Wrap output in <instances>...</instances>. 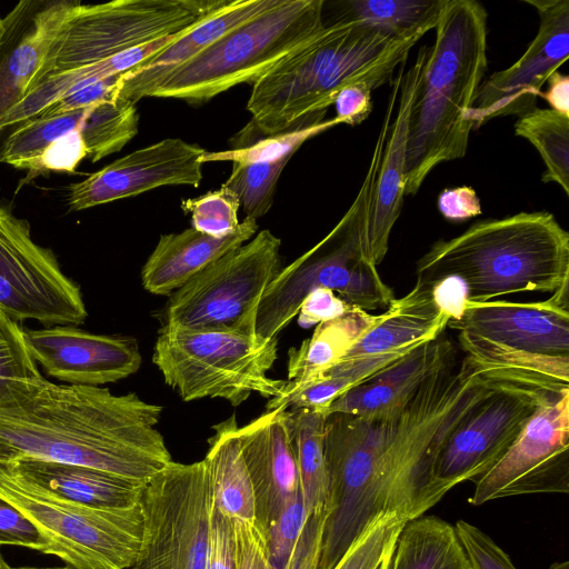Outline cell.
Listing matches in <instances>:
<instances>
[{
    "mask_svg": "<svg viewBox=\"0 0 569 569\" xmlns=\"http://www.w3.org/2000/svg\"><path fill=\"white\" fill-rule=\"evenodd\" d=\"M458 339L466 356L492 380L550 392L569 389V357L519 351L465 331Z\"/></svg>",
    "mask_w": 569,
    "mask_h": 569,
    "instance_id": "83f0119b",
    "label": "cell"
},
{
    "mask_svg": "<svg viewBox=\"0 0 569 569\" xmlns=\"http://www.w3.org/2000/svg\"><path fill=\"white\" fill-rule=\"evenodd\" d=\"M515 134L539 152L546 167L542 182H556L569 196V116L536 108L518 118Z\"/></svg>",
    "mask_w": 569,
    "mask_h": 569,
    "instance_id": "e575fe53",
    "label": "cell"
},
{
    "mask_svg": "<svg viewBox=\"0 0 569 569\" xmlns=\"http://www.w3.org/2000/svg\"><path fill=\"white\" fill-rule=\"evenodd\" d=\"M139 557L130 569H206L213 506L204 460L172 461L143 487Z\"/></svg>",
    "mask_w": 569,
    "mask_h": 569,
    "instance_id": "7c38bea8",
    "label": "cell"
},
{
    "mask_svg": "<svg viewBox=\"0 0 569 569\" xmlns=\"http://www.w3.org/2000/svg\"><path fill=\"white\" fill-rule=\"evenodd\" d=\"M377 316L352 306L345 315L318 323L309 339L288 351L287 380L303 382L338 365Z\"/></svg>",
    "mask_w": 569,
    "mask_h": 569,
    "instance_id": "f546056e",
    "label": "cell"
},
{
    "mask_svg": "<svg viewBox=\"0 0 569 569\" xmlns=\"http://www.w3.org/2000/svg\"><path fill=\"white\" fill-rule=\"evenodd\" d=\"M19 546L46 552V543L33 527L11 505L0 499V546Z\"/></svg>",
    "mask_w": 569,
    "mask_h": 569,
    "instance_id": "bcb514c9",
    "label": "cell"
},
{
    "mask_svg": "<svg viewBox=\"0 0 569 569\" xmlns=\"http://www.w3.org/2000/svg\"><path fill=\"white\" fill-rule=\"evenodd\" d=\"M32 359L46 372L70 385L96 386L136 373L141 353L134 338L99 335L74 326L24 330Z\"/></svg>",
    "mask_w": 569,
    "mask_h": 569,
    "instance_id": "ac0fdd59",
    "label": "cell"
},
{
    "mask_svg": "<svg viewBox=\"0 0 569 569\" xmlns=\"http://www.w3.org/2000/svg\"><path fill=\"white\" fill-rule=\"evenodd\" d=\"M487 21L476 0L443 4L409 113L405 196H415L437 166L467 152L469 113L488 67Z\"/></svg>",
    "mask_w": 569,
    "mask_h": 569,
    "instance_id": "3957f363",
    "label": "cell"
},
{
    "mask_svg": "<svg viewBox=\"0 0 569 569\" xmlns=\"http://www.w3.org/2000/svg\"><path fill=\"white\" fill-rule=\"evenodd\" d=\"M416 273L426 283L458 276L471 303L518 292L553 293L569 283V233L548 211L480 220L435 242Z\"/></svg>",
    "mask_w": 569,
    "mask_h": 569,
    "instance_id": "277c9868",
    "label": "cell"
},
{
    "mask_svg": "<svg viewBox=\"0 0 569 569\" xmlns=\"http://www.w3.org/2000/svg\"><path fill=\"white\" fill-rule=\"evenodd\" d=\"M17 569H73V568L63 566V567H46V568L44 567H20Z\"/></svg>",
    "mask_w": 569,
    "mask_h": 569,
    "instance_id": "11a10c76",
    "label": "cell"
},
{
    "mask_svg": "<svg viewBox=\"0 0 569 569\" xmlns=\"http://www.w3.org/2000/svg\"><path fill=\"white\" fill-rule=\"evenodd\" d=\"M280 249L281 240L266 229L223 254L169 297L163 326L257 336L259 303L283 268Z\"/></svg>",
    "mask_w": 569,
    "mask_h": 569,
    "instance_id": "30bf717a",
    "label": "cell"
},
{
    "mask_svg": "<svg viewBox=\"0 0 569 569\" xmlns=\"http://www.w3.org/2000/svg\"><path fill=\"white\" fill-rule=\"evenodd\" d=\"M257 230V220L244 218L233 233L223 238L193 228L161 234L142 267V286L152 295L170 297L213 261L249 241Z\"/></svg>",
    "mask_w": 569,
    "mask_h": 569,
    "instance_id": "d4e9b609",
    "label": "cell"
},
{
    "mask_svg": "<svg viewBox=\"0 0 569 569\" xmlns=\"http://www.w3.org/2000/svg\"><path fill=\"white\" fill-rule=\"evenodd\" d=\"M438 209L449 221L461 222L482 212L477 192L467 186L447 188L438 197Z\"/></svg>",
    "mask_w": 569,
    "mask_h": 569,
    "instance_id": "816d5d0a",
    "label": "cell"
},
{
    "mask_svg": "<svg viewBox=\"0 0 569 569\" xmlns=\"http://www.w3.org/2000/svg\"><path fill=\"white\" fill-rule=\"evenodd\" d=\"M206 569H236L231 521L212 506Z\"/></svg>",
    "mask_w": 569,
    "mask_h": 569,
    "instance_id": "7dc6e473",
    "label": "cell"
},
{
    "mask_svg": "<svg viewBox=\"0 0 569 569\" xmlns=\"http://www.w3.org/2000/svg\"><path fill=\"white\" fill-rule=\"evenodd\" d=\"M10 463L24 479L69 501L91 508H126L140 502L144 485L90 467L43 460Z\"/></svg>",
    "mask_w": 569,
    "mask_h": 569,
    "instance_id": "4316f807",
    "label": "cell"
},
{
    "mask_svg": "<svg viewBox=\"0 0 569 569\" xmlns=\"http://www.w3.org/2000/svg\"><path fill=\"white\" fill-rule=\"evenodd\" d=\"M551 393L557 392L512 383L489 393L441 447L432 469L433 503L456 485L475 481L491 469Z\"/></svg>",
    "mask_w": 569,
    "mask_h": 569,
    "instance_id": "5bb4252c",
    "label": "cell"
},
{
    "mask_svg": "<svg viewBox=\"0 0 569 569\" xmlns=\"http://www.w3.org/2000/svg\"><path fill=\"white\" fill-rule=\"evenodd\" d=\"M447 326L519 351L569 357V283L545 301L467 302Z\"/></svg>",
    "mask_w": 569,
    "mask_h": 569,
    "instance_id": "d6986e66",
    "label": "cell"
},
{
    "mask_svg": "<svg viewBox=\"0 0 569 569\" xmlns=\"http://www.w3.org/2000/svg\"><path fill=\"white\" fill-rule=\"evenodd\" d=\"M281 0H229L208 18L184 30L172 43L119 74L117 99L136 104L150 97L177 69L241 23L274 8Z\"/></svg>",
    "mask_w": 569,
    "mask_h": 569,
    "instance_id": "603a6c76",
    "label": "cell"
},
{
    "mask_svg": "<svg viewBox=\"0 0 569 569\" xmlns=\"http://www.w3.org/2000/svg\"><path fill=\"white\" fill-rule=\"evenodd\" d=\"M236 569H274L269 561L266 538L256 521H231Z\"/></svg>",
    "mask_w": 569,
    "mask_h": 569,
    "instance_id": "f6af8a7d",
    "label": "cell"
},
{
    "mask_svg": "<svg viewBox=\"0 0 569 569\" xmlns=\"http://www.w3.org/2000/svg\"><path fill=\"white\" fill-rule=\"evenodd\" d=\"M4 27H3V18L0 16V36L3 33Z\"/></svg>",
    "mask_w": 569,
    "mask_h": 569,
    "instance_id": "6f0895ef",
    "label": "cell"
},
{
    "mask_svg": "<svg viewBox=\"0 0 569 569\" xmlns=\"http://www.w3.org/2000/svg\"><path fill=\"white\" fill-rule=\"evenodd\" d=\"M44 380L27 348L24 330L0 310V409L27 399Z\"/></svg>",
    "mask_w": 569,
    "mask_h": 569,
    "instance_id": "d590c367",
    "label": "cell"
},
{
    "mask_svg": "<svg viewBox=\"0 0 569 569\" xmlns=\"http://www.w3.org/2000/svg\"><path fill=\"white\" fill-rule=\"evenodd\" d=\"M448 321L433 301L430 284L417 280L407 295L395 298L387 310L377 316L373 326L341 361L408 353L437 339Z\"/></svg>",
    "mask_w": 569,
    "mask_h": 569,
    "instance_id": "484cf974",
    "label": "cell"
},
{
    "mask_svg": "<svg viewBox=\"0 0 569 569\" xmlns=\"http://www.w3.org/2000/svg\"><path fill=\"white\" fill-rule=\"evenodd\" d=\"M289 160L234 163L223 186L238 197L246 218L258 219L271 208L277 182Z\"/></svg>",
    "mask_w": 569,
    "mask_h": 569,
    "instance_id": "ab89813d",
    "label": "cell"
},
{
    "mask_svg": "<svg viewBox=\"0 0 569 569\" xmlns=\"http://www.w3.org/2000/svg\"><path fill=\"white\" fill-rule=\"evenodd\" d=\"M241 452L252 482L256 522L264 531L301 495L292 411H266L239 427Z\"/></svg>",
    "mask_w": 569,
    "mask_h": 569,
    "instance_id": "44dd1931",
    "label": "cell"
},
{
    "mask_svg": "<svg viewBox=\"0 0 569 569\" xmlns=\"http://www.w3.org/2000/svg\"><path fill=\"white\" fill-rule=\"evenodd\" d=\"M547 89L539 97L543 98L550 109L569 116V77L559 72H552L546 81Z\"/></svg>",
    "mask_w": 569,
    "mask_h": 569,
    "instance_id": "f5cc1de1",
    "label": "cell"
},
{
    "mask_svg": "<svg viewBox=\"0 0 569 569\" xmlns=\"http://www.w3.org/2000/svg\"><path fill=\"white\" fill-rule=\"evenodd\" d=\"M306 521L300 495L283 508L264 531L269 561L274 569H290Z\"/></svg>",
    "mask_w": 569,
    "mask_h": 569,
    "instance_id": "b9f144b4",
    "label": "cell"
},
{
    "mask_svg": "<svg viewBox=\"0 0 569 569\" xmlns=\"http://www.w3.org/2000/svg\"><path fill=\"white\" fill-rule=\"evenodd\" d=\"M338 124L342 123L335 117L270 136L244 137L237 133L231 142L232 149L206 151L202 162L230 161L234 164L290 160L303 142Z\"/></svg>",
    "mask_w": 569,
    "mask_h": 569,
    "instance_id": "8d00e7d4",
    "label": "cell"
},
{
    "mask_svg": "<svg viewBox=\"0 0 569 569\" xmlns=\"http://www.w3.org/2000/svg\"><path fill=\"white\" fill-rule=\"evenodd\" d=\"M455 356L453 345L441 333L346 391L329 405L325 415L345 413L367 419L391 417L406 407L429 373Z\"/></svg>",
    "mask_w": 569,
    "mask_h": 569,
    "instance_id": "cb8c5ba5",
    "label": "cell"
},
{
    "mask_svg": "<svg viewBox=\"0 0 569 569\" xmlns=\"http://www.w3.org/2000/svg\"><path fill=\"white\" fill-rule=\"evenodd\" d=\"M325 0H281L241 23L177 69L150 96L202 103L253 83L325 27Z\"/></svg>",
    "mask_w": 569,
    "mask_h": 569,
    "instance_id": "8992f818",
    "label": "cell"
},
{
    "mask_svg": "<svg viewBox=\"0 0 569 569\" xmlns=\"http://www.w3.org/2000/svg\"><path fill=\"white\" fill-rule=\"evenodd\" d=\"M79 0H21L0 36V118L41 81L49 51Z\"/></svg>",
    "mask_w": 569,
    "mask_h": 569,
    "instance_id": "ffe728a7",
    "label": "cell"
},
{
    "mask_svg": "<svg viewBox=\"0 0 569 569\" xmlns=\"http://www.w3.org/2000/svg\"><path fill=\"white\" fill-rule=\"evenodd\" d=\"M277 357L278 337L162 326L152 362L182 400L220 398L237 407L252 392L268 399L281 392L286 380L268 375Z\"/></svg>",
    "mask_w": 569,
    "mask_h": 569,
    "instance_id": "52a82bcc",
    "label": "cell"
},
{
    "mask_svg": "<svg viewBox=\"0 0 569 569\" xmlns=\"http://www.w3.org/2000/svg\"><path fill=\"white\" fill-rule=\"evenodd\" d=\"M1 547V546H0ZM0 569H17L11 567L3 558L2 552L0 550Z\"/></svg>",
    "mask_w": 569,
    "mask_h": 569,
    "instance_id": "9f6ffc18",
    "label": "cell"
},
{
    "mask_svg": "<svg viewBox=\"0 0 569 569\" xmlns=\"http://www.w3.org/2000/svg\"><path fill=\"white\" fill-rule=\"evenodd\" d=\"M407 521L396 512L381 513L333 569H389L398 536Z\"/></svg>",
    "mask_w": 569,
    "mask_h": 569,
    "instance_id": "f35d334b",
    "label": "cell"
},
{
    "mask_svg": "<svg viewBox=\"0 0 569 569\" xmlns=\"http://www.w3.org/2000/svg\"><path fill=\"white\" fill-rule=\"evenodd\" d=\"M362 418L331 413L325 422L329 488L317 569H333L369 525L386 512L378 448Z\"/></svg>",
    "mask_w": 569,
    "mask_h": 569,
    "instance_id": "8fae6325",
    "label": "cell"
},
{
    "mask_svg": "<svg viewBox=\"0 0 569 569\" xmlns=\"http://www.w3.org/2000/svg\"><path fill=\"white\" fill-rule=\"evenodd\" d=\"M407 355L393 353L345 360L310 380H286L281 392L268 400L266 411L312 409L325 413L329 405L346 391L369 380Z\"/></svg>",
    "mask_w": 569,
    "mask_h": 569,
    "instance_id": "4dcf8cb0",
    "label": "cell"
},
{
    "mask_svg": "<svg viewBox=\"0 0 569 569\" xmlns=\"http://www.w3.org/2000/svg\"><path fill=\"white\" fill-rule=\"evenodd\" d=\"M455 528L472 569H517L510 557L478 527L459 520Z\"/></svg>",
    "mask_w": 569,
    "mask_h": 569,
    "instance_id": "ee69618b",
    "label": "cell"
},
{
    "mask_svg": "<svg viewBox=\"0 0 569 569\" xmlns=\"http://www.w3.org/2000/svg\"><path fill=\"white\" fill-rule=\"evenodd\" d=\"M395 36L356 22L325 23L309 42L252 83L251 121L241 136H270L323 121L338 93L352 84L390 82L425 36Z\"/></svg>",
    "mask_w": 569,
    "mask_h": 569,
    "instance_id": "7a4b0ae2",
    "label": "cell"
},
{
    "mask_svg": "<svg viewBox=\"0 0 569 569\" xmlns=\"http://www.w3.org/2000/svg\"><path fill=\"white\" fill-rule=\"evenodd\" d=\"M469 502L569 492V389L551 393L502 458L475 481Z\"/></svg>",
    "mask_w": 569,
    "mask_h": 569,
    "instance_id": "9a60e30c",
    "label": "cell"
},
{
    "mask_svg": "<svg viewBox=\"0 0 569 569\" xmlns=\"http://www.w3.org/2000/svg\"><path fill=\"white\" fill-rule=\"evenodd\" d=\"M134 106L121 99L89 106L83 141L91 162L120 151L138 133L139 116Z\"/></svg>",
    "mask_w": 569,
    "mask_h": 569,
    "instance_id": "74e56055",
    "label": "cell"
},
{
    "mask_svg": "<svg viewBox=\"0 0 569 569\" xmlns=\"http://www.w3.org/2000/svg\"><path fill=\"white\" fill-rule=\"evenodd\" d=\"M351 307L332 290L317 288L301 302L298 323L302 328H310L345 315Z\"/></svg>",
    "mask_w": 569,
    "mask_h": 569,
    "instance_id": "c3c4849f",
    "label": "cell"
},
{
    "mask_svg": "<svg viewBox=\"0 0 569 569\" xmlns=\"http://www.w3.org/2000/svg\"><path fill=\"white\" fill-rule=\"evenodd\" d=\"M229 0H114L78 4L53 41L41 81L180 32ZM40 81V82H41Z\"/></svg>",
    "mask_w": 569,
    "mask_h": 569,
    "instance_id": "9c48e42d",
    "label": "cell"
},
{
    "mask_svg": "<svg viewBox=\"0 0 569 569\" xmlns=\"http://www.w3.org/2000/svg\"><path fill=\"white\" fill-rule=\"evenodd\" d=\"M0 499L28 519L53 555L73 569H130L143 538L140 502L126 508H91L58 497L0 463Z\"/></svg>",
    "mask_w": 569,
    "mask_h": 569,
    "instance_id": "ba28073f",
    "label": "cell"
},
{
    "mask_svg": "<svg viewBox=\"0 0 569 569\" xmlns=\"http://www.w3.org/2000/svg\"><path fill=\"white\" fill-rule=\"evenodd\" d=\"M429 284L439 310L449 321L459 320L468 302V288L465 281L458 276H446Z\"/></svg>",
    "mask_w": 569,
    "mask_h": 569,
    "instance_id": "f907efd6",
    "label": "cell"
},
{
    "mask_svg": "<svg viewBox=\"0 0 569 569\" xmlns=\"http://www.w3.org/2000/svg\"><path fill=\"white\" fill-rule=\"evenodd\" d=\"M390 123L391 118L385 116L362 184L340 221L320 242L282 268L267 288L257 312L258 337H278L317 288L330 289L348 305L366 311L388 307L395 299L393 290L365 257L368 213Z\"/></svg>",
    "mask_w": 569,
    "mask_h": 569,
    "instance_id": "5b68a950",
    "label": "cell"
},
{
    "mask_svg": "<svg viewBox=\"0 0 569 569\" xmlns=\"http://www.w3.org/2000/svg\"><path fill=\"white\" fill-rule=\"evenodd\" d=\"M239 208L237 194L223 184L217 190L181 201V209L191 216V228L214 238L227 237L238 229Z\"/></svg>",
    "mask_w": 569,
    "mask_h": 569,
    "instance_id": "60d3db41",
    "label": "cell"
},
{
    "mask_svg": "<svg viewBox=\"0 0 569 569\" xmlns=\"http://www.w3.org/2000/svg\"><path fill=\"white\" fill-rule=\"evenodd\" d=\"M204 457L213 506L230 521H256L252 482L241 452L234 415L212 426Z\"/></svg>",
    "mask_w": 569,
    "mask_h": 569,
    "instance_id": "f1b7e54d",
    "label": "cell"
},
{
    "mask_svg": "<svg viewBox=\"0 0 569 569\" xmlns=\"http://www.w3.org/2000/svg\"><path fill=\"white\" fill-rule=\"evenodd\" d=\"M522 2L537 10L538 32L513 64L481 82L469 113L472 130L495 118H520L536 109L547 79L569 58V0Z\"/></svg>",
    "mask_w": 569,
    "mask_h": 569,
    "instance_id": "2e32d148",
    "label": "cell"
},
{
    "mask_svg": "<svg viewBox=\"0 0 569 569\" xmlns=\"http://www.w3.org/2000/svg\"><path fill=\"white\" fill-rule=\"evenodd\" d=\"M88 116V107L81 126L51 142L33 163L27 181L47 172H74L78 164L87 158L83 141Z\"/></svg>",
    "mask_w": 569,
    "mask_h": 569,
    "instance_id": "7bdbcfd3",
    "label": "cell"
},
{
    "mask_svg": "<svg viewBox=\"0 0 569 569\" xmlns=\"http://www.w3.org/2000/svg\"><path fill=\"white\" fill-rule=\"evenodd\" d=\"M161 412L134 392L46 379L27 399L0 409V463L78 465L146 485L173 461L157 429Z\"/></svg>",
    "mask_w": 569,
    "mask_h": 569,
    "instance_id": "6da1fadb",
    "label": "cell"
},
{
    "mask_svg": "<svg viewBox=\"0 0 569 569\" xmlns=\"http://www.w3.org/2000/svg\"><path fill=\"white\" fill-rule=\"evenodd\" d=\"M206 151L179 138H167L134 150L84 180L71 183L67 198L69 210H84L164 186L197 188L203 177Z\"/></svg>",
    "mask_w": 569,
    "mask_h": 569,
    "instance_id": "e0dca14e",
    "label": "cell"
},
{
    "mask_svg": "<svg viewBox=\"0 0 569 569\" xmlns=\"http://www.w3.org/2000/svg\"><path fill=\"white\" fill-rule=\"evenodd\" d=\"M372 89L366 83H356L342 89L336 100V118L342 124L357 126L372 111Z\"/></svg>",
    "mask_w": 569,
    "mask_h": 569,
    "instance_id": "681fc988",
    "label": "cell"
},
{
    "mask_svg": "<svg viewBox=\"0 0 569 569\" xmlns=\"http://www.w3.org/2000/svg\"><path fill=\"white\" fill-rule=\"evenodd\" d=\"M446 0L325 1V23L356 22L403 36L436 28Z\"/></svg>",
    "mask_w": 569,
    "mask_h": 569,
    "instance_id": "d6a6232c",
    "label": "cell"
},
{
    "mask_svg": "<svg viewBox=\"0 0 569 569\" xmlns=\"http://www.w3.org/2000/svg\"><path fill=\"white\" fill-rule=\"evenodd\" d=\"M549 569H569V562L568 561L555 562L550 566Z\"/></svg>",
    "mask_w": 569,
    "mask_h": 569,
    "instance_id": "db71d44e",
    "label": "cell"
},
{
    "mask_svg": "<svg viewBox=\"0 0 569 569\" xmlns=\"http://www.w3.org/2000/svg\"><path fill=\"white\" fill-rule=\"evenodd\" d=\"M389 569H472L456 528L438 517L408 520L400 530Z\"/></svg>",
    "mask_w": 569,
    "mask_h": 569,
    "instance_id": "1f68e13d",
    "label": "cell"
},
{
    "mask_svg": "<svg viewBox=\"0 0 569 569\" xmlns=\"http://www.w3.org/2000/svg\"><path fill=\"white\" fill-rule=\"evenodd\" d=\"M0 310L17 322L77 326L87 318L80 287L37 244L27 220L0 204Z\"/></svg>",
    "mask_w": 569,
    "mask_h": 569,
    "instance_id": "4fadbf2b",
    "label": "cell"
},
{
    "mask_svg": "<svg viewBox=\"0 0 569 569\" xmlns=\"http://www.w3.org/2000/svg\"><path fill=\"white\" fill-rule=\"evenodd\" d=\"M291 411L300 492L307 521L323 523L329 488L325 456V422L327 417L322 411L312 409Z\"/></svg>",
    "mask_w": 569,
    "mask_h": 569,
    "instance_id": "836d02e7",
    "label": "cell"
},
{
    "mask_svg": "<svg viewBox=\"0 0 569 569\" xmlns=\"http://www.w3.org/2000/svg\"><path fill=\"white\" fill-rule=\"evenodd\" d=\"M427 52L428 47L422 46L413 64L402 72L397 112L391 120L375 179L365 257L376 267L386 257L390 233L403 203L408 120Z\"/></svg>",
    "mask_w": 569,
    "mask_h": 569,
    "instance_id": "7402d4cb",
    "label": "cell"
}]
</instances>
